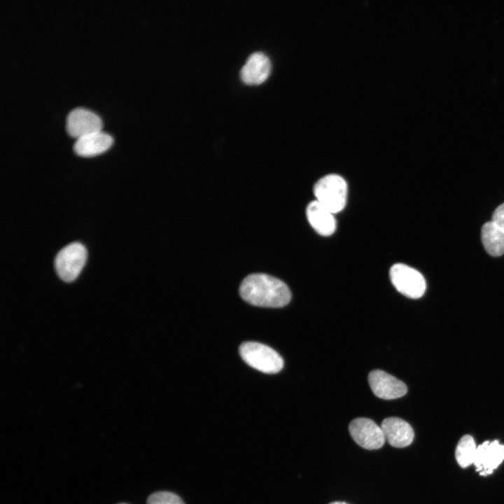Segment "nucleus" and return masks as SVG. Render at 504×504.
Returning a JSON list of instances; mask_svg holds the SVG:
<instances>
[{"label":"nucleus","instance_id":"20e7f679","mask_svg":"<svg viewBox=\"0 0 504 504\" xmlns=\"http://www.w3.org/2000/svg\"><path fill=\"white\" fill-rule=\"evenodd\" d=\"M87 256V249L79 242L71 243L62 248L55 260L59 278L65 282L74 281L84 267Z\"/></svg>","mask_w":504,"mask_h":504},{"label":"nucleus","instance_id":"dca6fc26","mask_svg":"<svg viewBox=\"0 0 504 504\" xmlns=\"http://www.w3.org/2000/svg\"><path fill=\"white\" fill-rule=\"evenodd\" d=\"M147 504H185L176 493L169 491H158L150 495Z\"/></svg>","mask_w":504,"mask_h":504},{"label":"nucleus","instance_id":"0eeeda50","mask_svg":"<svg viewBox=\"0 0 504 504\" xmlns=\"http://www.w3.org/2000/svg\"><path fill=\"white\" fill-rule=\"evenodd\" d=\"M368 382L373 393L384 400L400 398L407 391L404 382L381 370L371 371L368 375Z\"/></svg>","mask_w":504,"mask_h":504},{"label":"nucleus","instance_id":"423d86ee","mask_svg":"<svg viewBox=\"0 0 504 504\" xmlns=\"http://www.w3.org/2000/svg\"><path fill=\"white\" fill-rule=\"evenodd\" d=\"M349 430L353 440L366 449H379L386 440L382 428L370 419H354L349 424Z\"/></svg>","mask_w":504,"mask_h":504},{"label":"nucleus","instance_id":"9d476101","mask_svg":"<svg viewBox=\"0 0 504 504\" xmlns=\"http://www.w3.org/2000/svg\"><path fill=\"white\" fill-rule=\"evenodd\" d=\"M385 439L394 447L402 448L410 445L414 433L412 426L398 417L384 419L381 424Z\"/></svg>","mask_w":504,"mask_h":504},{"label":"nucleus","instance_id":"a211bd4d","mask_svg":"<svg viewBox=\"0 0 504 504\" xmlns=\"http://www.w3.org/2000/svg\"><path fill=\"white\" fill-rule=\"evenodd\" d=\"M329 504H347V503H344V502H338V501H337V502L330 503H329Z\"/></svg>","mask_w":504,"mask_h":504},{"label":"nucleus","instance_id":"ddd939ff","mask_svg":"<svg viewBox=\"0 0 504 504\" xmlns=\"http://www.w3.org/2000/svg\"><path fill=\"white\" fill-rule=\"evenodd\" d=\"M307 220L321 235H331L335 230L336 221L333 214L316 200L310 202L306 210Z\"/></svg>","mask_w":504,"mask_h":504},{"label":"nucleus","instance_id":"39448f33","mask_svg":"<svg viewBox=\"0 0 504 504\" xmlns=\"http://www.w3.org/2000/svg\"><path fill=\"white\" fill-rule=\"evenodd\" d=\"M389 276L396 289L407 298H419L426 291L424 277L419 271L410 266L395 264L390 269Z\"/></svg>","mask_w":504,"mask_h":504},{"label":"nucleus","instance_id":"f03ea898","mask_svg":"<svg viewBox=\"0 0 504 504\" xmlns=\"http://www.w3.org/2000/svg\"><path fill=\"white\" fill-rule=\"evenodd\" d=\"M239 354L251 367L267 374H275L284 367L281 356L271 347L255 342H246L239 346Z\"/></svg>","mask_w":504,"mask_h":504},{"label":"nucleus","instance_id":"6e6552de","mask_svg":"<svg viewBox=\"0 0 504 504\" xmlns=\"http://www.w3.org/2000/svg\"><path fill=\"white\" fill-rule=\"evenodd\" d=\"M102 120L94 113L83 108H75L69 111L66 119V130L73 137L100 131Z\"/></svg>","mask_w":504,"mask_h":504},{"label":"nucleus","instance_id":"1a4fd4ad","mask_svg":"<svg viewBox=\"0 0 504 504\" xmlns=\"http://www.w3.org/2000/svg\"><path fill=\"white\" fill-rule=\"evenodd\" d=\"M504 460V445L498 440L485 441L477 447L473 464L480 475L491 474Z\"/></svg>","mask_w":504,"mask_h":504},{"label":"nucleus","instance_id":"f8f14e48","mask_svg":"<svg viewBox=\"0 0 504 504\" xmlns=\"http://www.w3.org/2000/svg\"><path fill=\"white\" fill-rule=\"evenodd\" d=\"M112 144V137L100 130L77 138L74 150L80 156L92 157L106 151Z\"/></svg>","mask_w":504,"mask_h":504},{"label":"nucleus","instance_id":"6ab92c4d","mask_svg":"<svg viewBox=\"0 0 504 504\" xmlns=\"http://www.w3.org/2000/svg\"><path fill=\"white\" fill-rule=\"evenodd\" d=\"M119 504H126V503H119Z\"/></svg>","mask_w":504,"mask_h":504},{"label":"nucleus","instance_id":"4468645a","mask_svg":"<svg viewBox=\"0 0 504 504\" xmlns=\"http://www.w3.org/2000/svg\"><path fill=\"white\" fill-rule=\"evenodd\" d=\"M481 238L484 247L489 255L497 257L504 254V230L492 221L483 225Z\"/></svg>","mask_w":504,"mask_h":504},{"label":"nucleus","instance_id":"7ed1b4c3","mask_svg":"<svg viewBox=\"0 0 504 504\" xmlns=\"http://www.w3.org/2000/svg\"><path fill=\"white\" fill-rule=\"evenodd\" d=\"M314 193L317 202L332 214H335L345 206L347 185L342 176L329 174L315 183Z\"/></svg>","mask_w":504,"mask_h":504},{"label":"nucleus","instance_id":"9b49d317","mask_svg":"<svg viewBox=\"0 0 504 504\" xmlns=\"http://www.w3.org/2000/svg\"><path fill=\"white\" fill-rule=\"evenodd\" d=\"M271 64L262 52L252 53L240 71L241 80L247 84H260L268 77Z\"/></svg>","mask_w":504,"mask_h":504},{"label":"nucleus","instance_id":"2eb2a0df","mask_svg":"<svg viewBox=\"0 0 504 504\" xmlns=\"http://www.w3.org/2000/svg\"><path fill=\"white\" fill-rule=\"evenodd\" d=\"M476 449L475 440L470 435H465L459 440L455 450V457L461 468H466L474 463Z\"/></svg>","mask_w":504,"mask_h":504},{"label":"nucleus","instance_id":"f3484780","mask_svg":"<svg viewBox=\"0 0 504 504\" xmlns=\"http://www.w3.org/2000/svg\"><path fill=\"white\" fill-rule=\"evenodd\" d=\"M491 221L497 226L504 230V203L498 206L492 215Z\"/></svg>","mask_w":504,"mask_h":504},{"label":"nucleus","instance_id":"f257e3e1","mask_svg":"<svg viewBox=\"0 0 504 504\" xmlns=\"http://www.w3.org/2000/svg\"><path fill=\"white\" fill-rule=\"evenodd\" d=\"M239 294L246 302L264 307H282L291 299L290 291L284 282L262 273L247 276L240 285Z\"/></svg>","mask_w":504,"mask_h":504}]
</instances>
